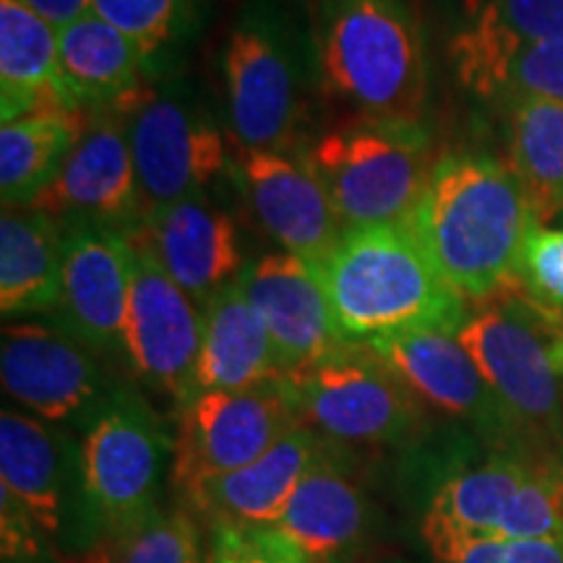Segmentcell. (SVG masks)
I'll return each instance as SVG.
<instances>
[{
	"mask_svg": "<svg viewBox=\"0 0 563 563\" xmlns=\"http://www.w3.org/2000/svg\"><path fill=\"white\" fill-rule=\"evenodd\" d=\"M509 285L559 327L563 321V228H534L527 235Z\"/></svg>",
	"mask_w": 563,
	"mask_h": 563,
	"instance_id": "d6a6232c",
	"label": "cell"
},
{
	"mask_svg": "<svg viewBox=\"0 0 563 563\" xmlns=\"http://www.w3.org/2000/svg\"><path fill=\"white\" fill-rule=\"evenodd\" d=\"M473 19L511 42L563 40V0H485Z\"/></svg>",
	"mask_w": 563,
	"mask_h": 563,
	"instance_id": "d590c367",
	"label": "cell"
},
{
	"mask_svg": "<svg viewBox=\"0 0 563 563\" xmlns=\"http://www.w3.org/2000/svg\"><path fill=\"white\" fill-rule=\"evenodd\" d=\"M410 230L464 300L509 287L527 235L540 228L511 167L485 154H449L412 209Z\"/></svg>",
	"mask_w": 563,
	"mask_h": 563,
	"instance_id": "6da1fadb",
	"label": "cell"
},
{
	"mask_svg": "<svg viewBox=\"0 0 563 563\" xmlns=\"http://www.w3.org/2000/svg\"><path fill=\"white\" fill-rule=\"evenodd\" d=\"M285 386L298 418L327 441L407 443L422 428V402L365 344H342Z\"/></svg>",
	"mask_w": 563,
	"mask_h": 563,
	"instance_id": "52a82bcc",
	"label": "cell"
},
{
	"mask_svg": "<svg viewBox=\"0 0 563 563\" xmlns=\"http://www.w3.org/2000/svg\"><path fill=\"white\" fill-rule=\"evenodd\" d=\"M79 446L84 498L97 543L131 530L159 509L175 439L141 394L118 386L84 428Z\"/></svg>",
	"mask_w": 563,
	"mask_h": 563,
	"instance_id": "8992f818",
	"label": "cell"
},
{
	"mask_svg": "<svg viewBox=\"0 0 563 563\" xmlns=\"http://www.w3.org/2000/svg\"><path fill=\"white\" fill-rule=\"evenodd\" d=\"M87 115L40 110L0 129V199L5 209H30L74 150Z\"/></svg>",
	"mask_w": 563,
	"mask_h": 563,
	"instance_id": "83f0119b",
	"label": "cell"
},
{
	"mask_svg": "<svg viewBox=\"0 0 563 563\" xmlns=\"http://www.w3.org/2000/svg\"><path fill=\"white\" fill-rule=\"evenodd\" d=\"M136 251L123 230L68 224L55 327L100 357L125 355V316Z\"/></svg>",
	"mask_w": 563,
	"mask_h": 563,
	"instance_id": "9a60e30c",
	"label": "cell"
},
{
	"mask_svg": "<svg viewBox=\"0 0 563 563\" xmlns=\"http://www.w3.org/2000/svg\"><path fill=\"white\" fill-rule=\"evenodd\" d=\"M0 378L13 402L51 426L95 420L118 389L104 373L100 355L87 344L40 321H16L0 340Z\"/></svg>",
	"mask_w": 563,
	"mask_h": 563,
	"instance_id": "30bf717a",
	"label": "cell"
},
{
	"mask_svg": "<svg viewBox=\"0 0 563 563\" xmlns=\"http://www.w3.org/2000/svg\"><path fill=\"white\" fill-rule=\"evenodd\" d=\"M553 329L511 285L483 300L460 329L462 347L501 402L514 433L543 443L548 452L563 443L559 371L551 361L553 340H545Z\"/></svg>",
	"mask_w": 563,
	"mask_h": 563,
	"instance_id": "5b68a950",
	"label": "cell"
},
{
	"mask_svg": "<svg viewBox=\"0 0 563 563\" xmlns=\"http://www.w3.org/2000/svg\"><path fill=\"white\" fill-rule=\"evenodd\" d=\"M66 228L37 209H5L0 220V311L5 319L53 313L60 300Z\"/></svg>",
	"mask_w": 563,
	"mask_h": 563,
	"instance_id": "d4e9b609",
	"label": "cell"
},
{
	"mask_svg": "<svg viewBox=\"0 0 563 563\" xmlns=\"http://www.w3.org/2000/svg\"><path fill=\"white\" fill-rule=\"evenodd\" d=\"M232 136L241 150H287L302 112V63L295 34L277 9L256 0L224 47Z\"/></svg>",
	"mask_w": 563,
	"mask_h": 563,
	"instance_id": "ba28073f",
	"label": "cell"
},
{
	"mask_svg": "<svg viewBox=\"0 0 563 563\" xmlns=\"http://www.w3.org/2000/svg\"><path fill=\"white\" fill-rule=\"evenodd\" d=\"M431 563H563V543L504 534H456L428 540Z\"/></svg>",
	"mask_w": 563,
	"mask_h": 563,
	"instance_id": "836d02e7",
	"label": "cell"
},
{
	"mask_svg": "<svg viewBox=\"0 0 563 563\" xmlns=\"http://www.w3.org/2000/svg\"><path fill=\"white\" fill-rule=\"evenodd\" d=\"M0 485L45 534L70 551H91L95 530L84 498L81 446L34 415L0 412Z\"/></svg>",
	"mask_w": 563,
	"mask_h": 563,
	"instance_id": "8fae6325",
	"label": "cell"
},
{
	"mask_svg": "<svg viewBox=\"0 0 563 563\" xmlns=\"http://www.w3.org/2000/svg\"><path fill=\"white\" fill-rule=\"evenodd\" d=\"M129 125L144 214L165 203L201 196L224 167V141L199 110L175 91L144 84L118 104Z\"/></svg>",
	"mask_w": 563,
	"mask_h": 563,
	"instance_id": "7c38bea8",
	"label": "cell"
},
{
	"mask_svg": "<svg viewBox=\"0 0 563 563\" xmlns=\"http://www.w3.org/2000/svg\"><path fill=\"white\" fill-rule=\"evenodd\" d=\"M313 58L321 87L365 121L420 125L428 68L407 0H316Z\"/></svg>",
	"mask_w": 563,
	"mask_h": 563,
	"instance_id": "3957f363",
	"label": "cell"
},
{
	"mask_svg": "<svg viewBox=\"0 0 563 563\" xmlns=\"http://www.w3.org/2000/svg\"><path fill=\"white\" fill-rule=\"evenodd\" d=\"M207 563H313L274 525H209Z\"/></svg>",
	"mask_w": 563,
	"mask_h": 563,
	"instance_id": "e575fe53",
	"label": "cell"
},
{
	"mask_svg": "<svg viewBox=\"0 0 563 563\" xmlns=\"http://www.w3.org/2000/svg\"><path fill=\"white\" fill-rule=\"evenodd\" d=\"M235 178L258 224L302 262L316 264L344 235V224L306 154L243 150Z\"/></svg>",
	"mask_w": 563,
	"mask_h": 563,
	"instance_id": "2e32d148",
	"label": "cell"
},
{
	"mask_svg": "<svg viewBox=\"0 0 563 563\" xmlns=\"http://www.w3.org/2000/svg\"><path fill=\"white\" fill-rule=\"evenodd\" d=\"M30 209L68 224L129 232L144 217L129 125L121 108L89 112L74 150Z\"/></svg>",
	"mask_w": 563,
	"mask_h": 563,
	"instance_id": "5bb4252c",
	"label": "cell"
},
{
	"mask_svg": "<svg viewBox=\"0 0 563 563\" xmlns=\"http://www.w3.org/2000/svg\"><path fill=\"white\" fill-rule=\"evenodd\" d=\"M511 173L540 228L563 211V102H517L511 112Z\"/></svg>",
	"mask_w": 563,
	"mask_h": 563,
	"instance_id": "f1b7e54d",
	"label": "cell"
},
{
	"mask_svg": "<svg viewBox=\"0 0 563 563\" xmlns=\"http://www.w3.org/2000/svg\"><path fill=\"white\" fill-rule=\"evenodd\" d=\"M551 361H553V368L559 371V376L563 373V334H559L551 344Z\"/></svg>",
	"mask_w": 563,
	"mask_h": 563,
	"instance_id": "f35d334b",
	"label": "cell"
},
{
	"mask_svg": "<svg viewBox=\"0 0 563 563\" xmlns=\"http://www.w3.org/2000/svg\"><path fill=\"white\" fill-rule=\"evenodd\" d=\"M452 60L477 97L563 102V40L509 42L470 19L452 42Z\"/></svg>",
	"mask_w": 563,
	"mask_h": 563,
	"instance_id": "603a6c76",
	"label": "cell"
},
{
	"mask_svg": "<svg viewBox=\"0 0 563 563\" xmlns=\"http://www.w3.org/2000/svg\"><path fill=\"white\" fill-rule=\"evenodd\" d=\"M496 534L563 543V454H534L530 473L511 498Z\"/></svg>",
	"mask_w": 563,
	"mask_h": 563,
	"instance_id": "4dcf8cb0",
	"label": "cell"
},
{
	"mask_svg": "<svg viewBox=\"0 0 563 563\" xmlns=\"http://www.w3.org/2000/svg\"><path fill=\"white\" fill-rule=\"evenodd\" d=\"M238 285L262 316L285 376L347 344L336 334L327 295L311 264L300 256L287 251L266 253L243 266Z\"/></svg>",
	"mask_w": 563,
	"mask_h": 563,
	"instance_id": "d6986e66",
	"label": "cell"
},
{
	"mask_svg": "<svg viewBox=\"0 0 563 563\" xmlns=\"http://www.w3.org/2000/svg\"><path fill=\"white\" fill-rule=\"evenodd\" d=\"M91 11L129 34L152 68L191 26L196 0H91Z\"/></svg>",
	"mask_w": 563,
	"mask_h": 563,
	"instance_id": "1f68e13d",
	"label": "cell"
},
{
	"mask_svg": "<svg viewBox=\"0 0 563 563\" xmlns=\"http://www.w3.org/2000/svg\"><path fill=\"white\" fill-rule=\"evenodd\" d=\"M24 3L37 11L42 19L51 21L58 32L91 11V0H24Z\"/></svg>",
	"mask_w": 563,
	"mask_h": 563,
	"instance_id": "74e56055",
	"label": "cell"
},
{
	"mask_svg": "<svg viewBox=\"0 0 563 563\" xmlns=\"http://www.w3.org/2000/svg\"><path fill=\"white\" fill-rule=\"evenodd\" d=\"M298 426L285 378L241 391H199L180 407L173 488L186 498L199 485L256 462Z\"/></svg>",
	"mask_w": 563,
	"mask_h": 563,
	"instance_id": "9c48e42d",
	"label": "cell"
},
{
	"mask_svg": "<svg viewBox=\"0 0 563 563\" xmlns=\"http://www.w3.org/2000/svg\"><path fill=\"white\" fill-rule=\"evenodd\" d=\"M201 344L203 308L154 258L136 251L125 316V357L133 376L180 410L199 394Z\"/></svg>",
	"mask_w": 563,
	"mask_h": 563,
	"instance_id": "4fadbf2b",
	"label": "cell"
},
{
	"mask_svg": "<svg viewBox=\"0 0 563 563\" xmlns=\"http://www.w3.org/2000/svg\"><path fill=\"white\" fill-rule=\"evenodd\" d=\"M344 230L405 224L435 162L420 125L371 123L329 131L306 152Z\"/></svg>",
	"mask_w": 563,
	"mask_h": 563,
	"instance_id": "277c9868",
	"label": "cell"
},
{
	"mask_svg": "<svg viewBox=\"0 0 563 563\" xmlns=\"http://www.w3.org/2000/svg\"><path fill=\"white\" fill-rule=\"evenodd\" d=\"M342 342L365 344L410 329L456 332L467 300L431 262L410 224L344 230L311 264Z\"/></svg>",
	"mask_w": 563,
	"mask_h": 563,
	"instance_id": "7a4b0ae2",
	"label": "cell"
},
{
	"mask_svg": "<svg viewBox=\"0 0 563 563\" xmlns=\"http://www.w3.org/2000/svg\"><path fill=\"white\" fill-rule=\"evenodd\" d=\"M368 522L365 490L327 441L274 527L313 563H347L361 551Z\"/></svg>",
	"mask_w": 563,
	"mask_h": 563,
	"instance_id": "ffe728a7",
	"label": "cell"
},
{
	"mask_svg": "<svg viewBox=\"0 0 563 563\" xmlns=\"http://www.w3.org/2000/svg\"><path fill=\"white\" fill-rule=\"evenodd\" d=\"M58 40L60 32L24 0H0L3 123L40 110L63 108L58 100Z\"/></svg>",
	"mask_w": 563,
	"mask_h": 563,
	"instance_id": "484cf974",
	"label": "cell"
},
{
	"mask_svg": "<svg viewBox=\"0 0 563 563\" xmlns=\"http://www.w3.org/2000/svg\"><path fill=\"white\" fill-rule=\"evenodd\" d=\"M87 563H207V553H201L194 511L175 506L97 543Z\"/></svg>",
	"mask_w": 563,
	"mask_h": 563,
	"instance_id": "f546056e",
	"label": "cell"
},
{
	"mask_svg": "<svg viewBox=\"0 0 563 563\" xmlns=\"http://www.w3.org/2000/svg\"><path fill=\"white\" fill-rule=\"evenodd\" d=\"M125 235L201 308L243 272L235 222L203 196L150 209Z\"/></svg>",
	"mask_w": 563,
	"mask_h": 563,
	"instance_id": "e0dca14e",
	"label": "cell"
},
{
	"mask_svg": "<svg viewBox=\"0 0 563 563\" xmlns=\"http://www.w3.org/2000/svg\"><path fill=\"white\" fill-rule=\"evenodd\" d=\"M365 347L382 357L420 402L473 422L483 433L517 435L456 332L410 329L376 336L365 342Z\"/></svg>",
	"mask_w": 563,
	"mask_h": 563,
	"instance_id": "ac0fdd59",
	"label": "cell"
},
{
	"mask_svg": "<svg viewBox=\"0 0 563 563\" xmlns=\"http://www.w3.org/2000/svg\"><path fill=\"white\" fill-rule=\"evenodd\" d=\"M0 530H3V561L5 563H30L42 555V538L45 530L34 522V517L11 490L0 485Z\"/></svg>",
	"mask_w": 563,
	"mask_h": 563,
	"instance_id": "8d00e7d4",
	"label": "cell"
},
{
	"mask_svg": "<svg viewBox=\"0 0 563 563\" xmlns=\"http://www.w3.org/2000/svg\"><path fill=\"white\" fill-rule=\"evenodd\" d=\"M146 60L129 34L87 11L58 40V100L66 110H110L144 87Z\"/></svg>",
	"mask_w": 563,
	"mask_h": 563,
	"instance_id": "7402d4cb",
	"label": "cell"
},
{
	"mask_svg": "<svg viewBox=\"0 0 563 563\" xmlns=\"http://www.w3.org/2000/svg\"><path fill=\"white\" fill-rule=\"evenodd\" d=\"M285 376L262 316L230 282L203 306L199 391H241Z\"/></svg>",
	"mask_w": 563,
	"mask_h": 563,
	"instance_id": "cb8c5ba5",
	"label": "cell"
},
{
	"mask_svg": "<svg viewBox=\"0 0 563 563\" xmlns=\"http://www.w3.org/2000/svg\"><path fill=\"white\" fill-rule=\"evenodd\" d=\"M323 446V435L298 426L256 462L199 485L180 501L209 525H274Z\"/></svg>",
	"mask_w": 563,
	"mask_h": 563,
	"instance_id": "44dd1931",
	"label": "cell"
},
{
	"mask_svg": "<svg viewBox=\"0 0 563 563\" xmlns=\"http://www.w3.org/2000/svg\"><path fill=\"white\" fill-rule=\"evenodd\" d=\"M534 454H496L449 477L428 504L422 540L456 534H496L511 498L522 488Z\"/></svg>",
	"mask_w": 563,
	"mask_h": 563,
	"instance_id": "4316f807",
	"label": "cell"
}]
</instances>
